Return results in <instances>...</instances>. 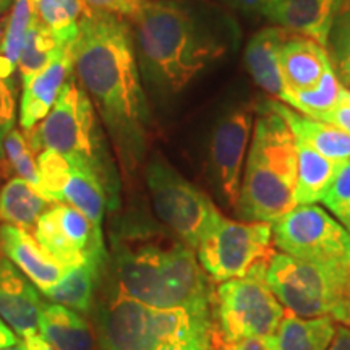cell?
<instances>
[{
	"label": "cell",
	"mask_w": 350,
	"mask_h": 350,
	"mask_svg": "<svg viewBox=\"0 0 350 350\" xmlns=\"http://www.w3.org/2000/svg\"><path fill=\"white\" fill-rule=\"evenodd\" d=\"M68 47L78 83L93 100L122 165L131 172L146 152L151 122L131 26L120 16L88 10Z\"/></svg>",
	"instance_id": "6da1fadb"
},
{
	"label": "cell",
	"mask_w": 350,
	"mask_h": 350,
	"mask_svg": "<svg viewBox=\"0 0 350 350\" xmlns=\"http://www.w3.org/2000/svg\"><path fill=\"white\" fill-rule=\"evenodd\" d=\"M139 72L161 98H172L217 64L234 44L230 20L177 0H144L131 18Z\"/></svg>",
	"instance_id": "7a4b0ae2"
},
{
	"label": "cell",
	"mask_w": 350,
	"mask_h": 350,
	"mask_svg": "<svg viewBox=\"0 0 350 350\" xmlns=\"http://www.w3.org/2000/svg\"><path fill=\"white\" fill-rule=\"evenodd\" d=\"M107 271L125 295L151 308L213 313V291L198 258L165 227L122 219L111 235Z\"/></svg>",
	"instance_id": "3957f363"
},
{
	"label": "cell",
	"mask_w": 350,
	"mask_h": 350,
	"mask_svg": "<svg viewBox=\"0 0 350 350\" xmlns=\"http://www.w3.org/2000/svg\"><path fill=\"white\" fill-rule=\"evenodd\" d=\"M256 109L237 213L245 221L273 224L297 206L295 138L278 113Z\"/></svg>",
	"instance_id": "277c9868"
},
{
	"label": "cell",
	"mask_w": 350,
	"mask_h": 350,
	"mask_svg": "<svg viewBox=\"0 0 350 350\" xmlns=\"http://www.w3.org/2000/svg\"><path fill=\"white\" fill-rule=\"evenodd\" d=\"M28 142L39 154L54 150L93 172L107 196V208L120 203V180L116 161L109 150L98 111L75 77H70L60 91L49 116L28 130Z\"/></svg>",
	"instance_id": "5b68a950"
},
{
	"label": "cell",
	"mask_w": 350,
	"mask_h": 350,
	"mask_svg": "<svg viewBox=\"0 0 350 350\" xmlns=\"http://www.w3.org/2000/svg\"><path fill=\"white\" fill-rule=\"evenodd\" d=\"M266 284L288 313L329 317L350 327V268L275 252L266 269Z\"/></svg>",
	"instance_id": "8992f818"
},
{
	"label": "cell",
	"mask_w": 350,
	"mask_h": 350,
	"mask_svg": "<svg viewBox=\"0 0 350 350\" xmlns=\"http://www.w3.org/2000/svg\"><path fill=\"white\" fill-rule=\"evenodd\" d=\"M269 222H239L219 214L196 248L198 261L213 282L265 275L274 255Z\"/></svg>",
	"instance_id": "52a82bcc"
},
{
	"label": "cell",
	"mask_w": 350,
	"mask_h": 350,
	"mask_svg": "<svg viewBox=\"0 0 350 350\" xmlns=\"http://www.w3.org/2000/svg\"><path fill=\"white\" fill-rule=\"evenodd\" d=\"M144 177L157 219L174 237L196 250L221 214L216 204L161 156L148 163Z\"/></svg>",
	"instance_id": "ba28073f"
},
{
	"label": "cell",
	"mask_w": 350,
	"mask_h": 350,
	"mask_svg": "<svg viewBox=\"0 0 350 350\" xmlns=\"http://www.w3.org/2000/svg\"><path fill=\"white\" fill-rule=\"evenodd\" d=\"M286 313L265 275L230 279L213 292L214 327L229 344L274 336Z\"/></svg>",
	"instance_id": "9c48e42d"
},
{
	"label": "cell",
	"mask_w": 350,
	"mask_h": 350,
	"mask_svg": "<svg viewBox=\"0 0 350 350\" xmlns=\"http://www.w3.org/2000/svg\"><path fill=\"white\" fill-rule=\"evenodd\" d=\"M271 226L282 253L350 268V232L317 204L295 206Z\"/></svg>",
	"instance_id": "30bf717a"
},
{
	"label": "cell",
	"mask_w": 350,
	"mask_h": 350,
	"mask_svg": "<svg viewBox=\"0 0 350 350\" xmlns=\"http://www.w3.org/2000/svg\"><path fill=\"white\" fill-rule=\"evenodd\" d=\"M34 237L44 250L67 268L86 261L109 262L103 227L93 224L85 214L67 203H54L38 219Z\"/></svg>",
	"instance_id": "8fae6325"
},
{
	"label": "cell",
	"mask_w": 350,
	"mask_h": 350,
	"mask_svg": "<svg viewBox=\"0 0 350 350\" xmlns=\"http://www.w3.org/2000/svg\"><path fill=\"white\" fill-rule=\"evenodd\" d=\"M96 339L117 350H152L157 347L151 338V306L125 295L106 269L96 295L93 310Z\"/></svg>",
	"instance_id": "7c38bea8"
},
{
	"label": "cell",
	"mask_w": 350,
	"mask_h": 350,
	"mask_svg": "<svg viewBox=\"0 0 350 350\" xmlns=\"http://www.w3.org/2000/svg\"><path fill=\"white\" fill-rule=\"evenodd\" d=\"M253 109L235 104L222 112L209 138V170L217 191L230 208L237 209L245 157L253 133Z\"/></svg>",
	"instance_id": "4fadbf2b"
},
{
	"label": "cell",
	"mask_w": 350,
	"mask_h": 350,
	"mask_svg": "<svg viewBox=\"0 0 350 350\" xmlns=\"http://www.w3.org/2000/svg\"><path fill=\"white\" fill-rule=\"evenodd\" d=\"M347 0H271L262 16L287 31L327 46L332 25Z\"/></svg>",
	"instance_id": "5bb4252c"
},
{
	"label": "cell",
	"mask_w": 350,
	"mask_h": 350,
	"mask_svg": "<svg viewBox=\"0 0 350 350\" xmlns=\"http://www.w3.org/2000/svg\"><path fill=\"white\" fill-rule=\"evenodd\" d=\"M0 255L8 258L41 292L55 286L68 269L44 250L31 232L18 226L0 224Z\"/></svg>",
	"instance_id": "9a60e30c"
},
{
	"label": "cell",
	"mask_w": 350,
	"mask_h": 350,
	"mask_svg": "<svg viewBox=\"0 0 350 350\" xmlns=\"http://www.w3.org/2000/svg\"><path fill=\"white\" fill-rule=\"evenodd\" d=\"M42 300L38 288L8 258L0 255V318L21 339L36 334Z\"/></svg>",
	"instance_id": "2e32d148"
},
{
	"label": "cell",
	"mask_w": 350,
	"mask_h": 350,
	"mask_svg": "<svg viewBox=\"0 0 350 350\" xmlns=\"http://www.w3.org/2000/svg\"><path fill=\"white\" fill-rule=\"evenodd\" d=\"M73 72V60L70 47L65 46L57 52L52 62L36 73L31 80L23 83V96L20 103V126L25 131L49 116L59 99L60 91Z\"/></svg>",
	"instance_id": "e0dca14e"
},
{
	"label": "cell",
	"mask_w": 350,
	"mask_h": 350,
	"mask_svg": "<svg viewBox=\"0 0 350 350\" xmlns=\"http://www.w3.org/2000/svg\"><path fill=\"white\" fill-rule=\"evenodd\" d=\"M281 70L287 91H304L318 86L331 67L326 47L312 38L291 33L281 47Z\"/></svg>",
	"instance_id": "ac0fdd59"
},
{
	"label": "cell",
	"mask_w": 350,
	"mask_h": 350,
	"mask_svg": "<svg viewBox=\"0 0 350 350\" xmlns=\"http://www.w3.org/2000/svg\"><path fill=\"white\" fill-rule=\"evenodd\" d=\"M288 34L281 26H268L253 34L245 51V65L253 81L278 99L287 91L279 55Z\"/></svg>",
	"instance_id": "d6986e66"
},
{
	"label": "cell",
	"mask_w": 350,
	"mask_h": 350,
	"mask_svg": "<svg viewBox=\"0 0 350 350\" xmlns=\"http://www.w3.org/2000/svg\"><path fill=\"white\" fill-rule=\"evenodd\" d=\"M261 106L278 113L286 122L295 139L308 144L319 154L336 161L350 159V135L338 129V126L301 116V113L295 112L294 109L286 106L284 103H279V100L268 99Z\"/></svg>",
	"instance_id": "ffe728a7"
},
{
	"label": "cell",
	"mask_w": 350,
	"mask_h": 350,
	"mask_svg": "<svg viewBox=\"0 0 350 350\" xmlns=\"http://www.w3.org/2000/svg\"><path fill=\"white\" fill-rule=\"evenodd\" d=\"M39 329L54 350H98V339L86 319L64 305L42 301Z\"/></svg>",
	"instance_id": "44dd1931"
},
{
	"label": "cell",
	"mask_w": 350,
	"mask_h": 350,
	"mask_svg": "<svg viewBox=\"0 0 350 350\" xmlns=\"http://www.w3.org/2000/svg\"><path fill=\"white\" fill-rule=\"evenodd\" d=\"M107 265L86 261L67 269L60 281L42 295L52 304H59L80 314H91L96 295L106 274Z\"/></svg>",
	"instance_id": "7402d4cb"
},
{
	"label": "cell",
	"mask_w": 350,
	"mask_h": 350,
	"mask_svg": "<svg viewBox=\"0 0 350 350\" xmlns=\"http://www.w3.org/2000/svg\"><path fill=\"white\" fill-rule=\"evenodd\" d=\"M297 150V188L295 203L314 204L321 201L332 180L347 161H336L319 154L308 144L295 139Z\"/></svg>",
	"instance_id": "603a6c76"
},
{
	"label": "cell",
	"mask_w": 350,
	"mask_h": 350,
	"mask_svg": "<svg viewBox=\"0 0 350 350\" xmlns=\"http://www.w3.org/2000/svg\"><path fill=\"white\" fill-rule=\"evenodd\" d=\"M334 323L329 317L300 318L287 312L274 332L275 350H327L338 329Z\"/></svg>",
	"instance_id": "cb8c5ba5"
},
{
	"label": "cell",
	"mask_w": 350,
	"mask_h": 350,
	"mask_svg": "<svg viewBox=\"0 0 350 350\" xmlns=\"http://www.w3.org/2000/svg\"><path fill=\"white\" fill-rule=\"evenodd\" d=\"M52 204L23 178H10L0 188V222L31 230Z\"/></svg>",
	"instance_id": "d4e9b609"
},
{
	"label": "cell",
	"mask_w": 350,
	"mask_h": 350,
	"mask_svg": "<svg viewBox=\"0 0 350 350\" xmlns=\"http://www.w3.org/2000/svg\"><path fill=\"white\" fill-rule=\"evenodd\" d=\"M34 10L60 46H70L80 31L88 8L83 0H34Z\"/></svg>",
	"instance_id": "484cf974"
},
{
	"label": "cell",
	"mask_w": 350,
	"mask_h": 350,
	"mask_svg": "<svg viewBox=\"0 0 350 350\" xmlns=\"http://www.w3.org/2000/svg\"><path fill=\"white\" fill-rule=\"evenodd\" d=\"M342 90V83L336 77L334 68L331 65L323 75L321 81L318 83V86L304 91H286L279 100L286 106L294 107L295 112L301 113V116L319 120L323 113L334 107Z\"/></svg>",
	"instance_id": "4316f807"
},
{
	"label": "cell",
	"mask_w": 350,
	"mask_h": 350,
	"mask_svg": "<svg viewBox=\"0 0 350 350\" xmlns=\"http://www.w3.org/2000/svg\"><path fill=\"white\" fill-rule=\"evenodd\" d=\"M62 47L65 46H60L49 29L38 20V16H34L18 59L21 81H29L36 73L46 68Z\"/></svg>",
	"instance_id": "83f0119b"
},
{
	"label": "cell",
	"mask_w": 350,
	"mask_h": 350,
	"mask_svg": "<svg viewBox=\"0 0 350 350\" xmlns=\"http://www.w3.org/2000/svg\"><path fill=\"white\" fill-rule=\"evenodd\" d=\"M36 16L34 0H13L12 15L7 21L5 33L0 46V55L7 59L13 67L18 68V59L31 23Z\"/></svg>",
	"instance_id": "f1b7e54d"
},
{
	"label": "cell",
	"mask_w": 350,
	"mask_h": 350,
	"mask_svg": "<svg viewBox=\"0 0 350 350\" xmlns=\"http://www.w3.org/2000/svg\"><path fill=\"white\" fill-rule=\"evenodd\" d=\"M3 152H5V157L8 159V163H10L13 170L18 174V177L36 188L39 193L44 196L41 175H39L38 163L34 161V154H36V152L33 151L28 138H26L20 130L13 129L10 133H8L5 143H3ZM44 198H46V196H44Z\"/></svg>",
	"instance_id": "f546056e"
},
{
	"label": "cell",
	"mask_w": 350,
	"mask_h": 350,
	"mask_svg": "<svg viewBox=\"0 0 350 350\" xmlns=\"http://www.w3.org/2000/svg\"><path fill=\"white\" fill-rule=\"evenodd\" d=\"M326 47H329L334 73H338L342 86L350 90V8H345L336 18Z\"/></svg>",
	"instance_id": "4dcf8cb0"
},
{
	"label": "cell",
	"mask_w": 350,
	"mask_h": 350,
	"mask_svg": "<svg viewBox=\"0 0 350 350\" xmlns=\"http://www.w3.org/2000/svg\"><path fill=\"white\" fill-rule=\"evenodd\" d=\"M321 203H325V206L350 232V159L340 167L339 174L321 198Z\"/></svg>",
	"instance_id": "1f68e13d"
},
{
	"label": "cell",
	"mask_w": 350,
	"mask_h": 350,
	"mask_svg": "<svg viewBox=\"0 0 350 350\" xmlns=\"http://www.w3.org/2000/svg\"><path fill=\"white\" fill-rule=\"evenodd\" d=\"M16 119V99H15V85L13 78L0 77V161L5 157L3 152V143L8 133L15 126Z\"/></svg>",
	"instance_id": "d6a6232c"
},
{
	"label": "cell",
	"mask_w": 350,
	"mask_h": 350,
	"mask_svg": "<svg viewBox=\"0 0 350 350\" xmlns=\"http://www.w3.org/2000/svg\"><path fill=\"white\" fill-rule=\"evenodd\" d=\"M144 0H83L85 7L91 12L111 13L120 18H133L139 12Z\"/></svg>",
	"instance_id": "836d02e7"
},
{
	"label": "cell",
	"mask_w": 350,
	"mask_h": 350,
	"mask_svg": "<svg viewBox=\"0 0 350 350\" xmlns=\"http://www.w3.org/2000/svg\"><path fill=\"white\" fill-rule=\"evenodd\" d=\"M319 122L334 125L350 135V90L344 88L334 107L319 117Z\"/></svg>",
	"instance_id": "e575fe53"
},
{
	"label": "cell",
	"mask_w": 350,
	"mask_h": 350,
	"mask_svg": "<svg viewBox=\"0 0 350 350\" xmlns=\"http://www.w3.org/2000/svg\"><path fill=\"white\" fill-rule=\"evenodd\" d=\"M226 2L230 8H235V10L243 12V13H260L262 15L265 13V8L268 7L271 0H222Z\"/></svg>",
	"instance_id": "d590c367"
},
{
	"label": "cell",
	"mask_w": 350,
	"mask_h": 350,
	"mask_svg": "<svg viewBox=\"0 0 350 350\" xmlns=\"http://www.w3.org/2000/svg\"><path fill=\"white\" fill-rule=\"evenodd\" d=\"M327 350H350V327L338 326L334 339H332Z\"/></svg>",
	"instance_id": "8d00e7d4"
},
{
	"label": "cell",
	"mask_w": 350,
	"mask_h": 350,
	"mask_svg": "<svg viewBox=\"0 0 350 350\" xmlns=\"http://www.w3.org/2000/svg\"><path fill=\"white\" fill-rule=\"evenodd\" d=\"M23 344L26 350H54L49 340L44 338L41 332H36V334L23 339Z\"/></svg>",
	"instance_id": "74e56055"
},
{
	"label": "cell",
	"mask_w": 350,
	"mask_h": 350,
	"mask_svg": "<svg viewBox=\"0 0 350 350\" xmlns=\"http://www.w3.org/2000/svg\"><path fill=\"white\" fill-rule=\"evenodd\" d=\"M20 340L16 338V334L13 332L5 321L0 318V349L10 347V345L18 344Z\"/></svg>",
	"instance_id": "f35d334b"
},
{
	"label": "cell",
	"mask_w": 350,
	"mask_h": 350,
	"mask_svg": "<svg viewBox=\"0 0 350 350\" xmlns=\"http://www.w3.org/2000/svg\"><path fill=\"white\" fill-rule=\"evenodd\" d=\"M152 350H213L209 344H159Z\"/></svg>",
	"instance_id": "ab89813d"
},
{
	"label": "cell",
	"mask_w": 350,
	"mask_h": 350,
	"mask_svg": "<svg viewBox=\"0 0 350 350\" xmlns=\"http://www.w3.org/2000/svg\"><path fill=\"white\" fill-rule=\"evenodd\" d=\"M12 3H13V0H0V15H2V13H5L8 8L12 7Z\"/></svg>",
	"instance_id": "60d3db41"
},
{
	"label": "cell",
	"mask_w": 350,
	"mask_h": 350,
	"mask_svg": "<svg viewBox=\"0 0 350 350\" xmlns=\"http://www.w3.org/2000/svg\"><path fill=\"white\" fill-rule=\"evenodd\" d=\"M0 350H26V347H25L23 342H18V344H15V345H10V347H3V349H0Z\"/></svg>",
	"instance_id": "b9f144b4"
},
{
	"label": "cell",
	"mask_w": 350,
	"mask_h": 350,
	"mask_svg": "<svg viewBox=\"0 0 350 350\" xmlns=\"http://www.w3.org/2000/svg\"><path fill=\"white\" fill-rule=\"evenodd\" d=\"M98 350H117V349H112V347H109V345H106V344L98 342Z\"/></svg>",
	"instance_id": "7bdbcfd3"
},
{
	"label": "cell",
	"mask_w": 350,
	"mask_h": 350,
	"mask_svg": "<svg viewBox=\"0 0 350 350\" xmlns=\"http://www.w3.org/2000/svg\"><path fill=\"white\" fill-rule=\"evenodd\" d=\"M349 3H350V0H347V3H345V7H347V5H349Z\"/></svg>",
	"instance_id": "ee69618b"
}]
</instances>
